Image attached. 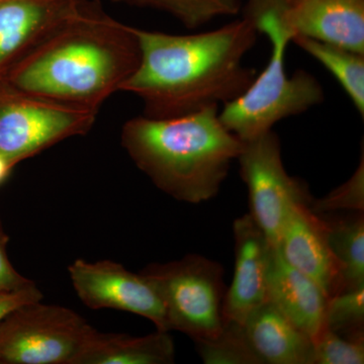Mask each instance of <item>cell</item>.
<instances>
[{
	"label": "cell",
	"instance_id": "cell-25",
	"mask_svg": "<svg viewBox=\"0 0 364 364\" xmlns=\"http://www.w3.org/2000/svg\"><path fill=\"white\" fill-rule=\"evenodd\" d=\"M43 298L44 296L35 282L14 291H0V322L21 306L42 301Z\"/></svg>",
	"mask_w": 364,
	"mask_h": 364
},
{
	"label": "cell",
	"instance_id": "cell-24",
	"mask_svg": "<svg viewBox=\"0 0 364 364\" xmlns=\"http://www.w3.org/2000/svg\"><path fill=\"white\" fill-rule=\"evenodd\" d=\"M9 237L0 222V291H14L33 284L32 280L20 274L7 257L6 245Z\"/></svg>",
	"mask_w": 364,
	"mask_h": 364
},
{
	"label": "cell",
	"instance_id": "cell-26",
	"mask_svg": "<svg viewBox=\"0 0 364 364\" xmlns=\"http://www.w3.org/2000/svg\"><path fill=\"white\" fill-rule=\"evenodd\" d=\"M13 168V165L9 162V160L0 155V184L6 181V177L9 176Z\"/></svg>",
	"mask_w": 364,
	"mask_h": 364
},
{
	"label": "cell",
	"instance_id": "cell-13",
	"mask_svg": "<svg viewBox=\"0 0 364 364\" xmlns=\"http://www.w3.org/2000/svg\"><path fill=\"white\" fill-rule=\"evenodd\" d=\"M267 284L268 303L313 341L327 329L329 299L315 282L289 265L277 247L270 251Z\"/></svg>",
	"mask_w": 364,
	"mask_h": 364
},
{
	"label": "cell",
	"instance_id": "cell-12",
	"mask_svg": "<svg viewBox=\"0 0 364 364\" xmlns=\"http://www.w3.org/2000/svg\"><path fill=\"white\" fill-rule=\"evenodd\" d=\"M282 25L294 37L364 55V0H287Z\"/></svg>",
	"mask_w": 364,
	"mask_h": 364
},
{
	"label": "cell",
	"instance_id": "cell-22",
	"mask_svg": "<svg viewBox=\"0 0 364 364\" xmlns=\"http://www.w3.org/2000/svg\"><path fill=\"white\" fill-rule=\"evenodd\" d=\"M310 208L318 215L332 214L339 210L361 212L364 210V155L353 176L335 188L329 195L312 200Z\"/></svg>",
	"mask_w": 364,
	"mask_h": 364
},
{
	"label": "cell",
	"instance_id": "cell-9",
	"mask_svg": "<svg viewBox=\"0 0 364 364\" xmlns=\"http://www.w3.org/2000/svg\"><path fill=\"white\" fill-rule=\"evenodd\" d=\"M68 273L74 291L88 308L135 314L150 320L159 331L170 332L161 299L140 272L112 260L78 258L69 265Z\"/></svg>",
	"mask_w": 364,
	"mask_h": 364
},
{
	"label": "cell",
	"instance_id": "cell-23",
	"mask_svg": "<svg viewBox=\"0 0 364 364\" xmlns=\"http://www.w3.org/2000/svg\"><path fill=\"white\" fill-rule=\"evenodd\" d=\"M313 342V364L364 363V338H346L326 329Z\"/></svg>",
	"mask_w": 364,
	"mask_h": 364
},
{
	"label": "cell",
	"instance_id": "cell-16",
	"mask_svg": "<svg viewBox=\"0 0 364 364\" xmlns=\"http://www.w3.org/2000/svg\"><path fill=\"white\" fill-rule=\"evenodd\" d=\"M176 346L169 332L146 336L98 332L93 328L73 364H171Z\"/></svg>",
	"mask_w": 364,
	"mask_h": 364
},
{
	"label": "cell",
	"instance_id": "cell-20",
	"mask_svg": "<svg viewBox=\"0 0 364 364\" xmlns=\"http://www.w3.org/2000/svg\"><path fill=\"white\" fill-rule=\"evenodd\" d=\"M198 353L207 364H260L249 346L242 325L225 323L217 338L196 343Z\"/></svg>",
	"mask_w": 364,
	"mask_h": 364
},
{
	"label": "cell",
	"instance_id": "cell-14",
	"mask_svg": "<svg viewBox=\"0 0 364 364\" xmlns=\"http://www.w3.org/2000/svg\"><path fill=\"white\" fill-rule=\"evenodd\" d=\"M79 0H0V77Z\"/></svg>",
	"mask_w": 364,
	"mask_h": 364
},
{
	"label": "cell",
	"instance_id": "cell-3",
	"mask_svg": "<svg viewBox=\"0 0 364 364\" xmlns=\"http://www.w3.org/2000/svg\"><path fill=\"white\" fill-rule=\"evenodd\" d=\"M121 142L156 188L195 205L218 195L244 145L223 124L219 107L167 119L133 117Z\"/></svg>",
	"mask_w": 364,
	"mask_h": 364
},
{
	"label": "cell",
	"instance_id": "cell-19",
	"mask_svg": "<svg viewBox=\"0 0 364 364\" xmlns=\"http://www.w3.org/2000/svg\"><path fill=\"white\" fill-rule=\"evenodd\" d=\"M164 11L188 28H200L220 16L240 13L242 0H114Z\"/></svg>",
	"mask_w": 364,
	"mask_h": 364
},
{
	"label": "cell",
	"instance_id": "cell-10",
	"mask_svg": "<svg viewBox=\"0 0 364 364\" xmlns=\"http://www.w3.org/2000/svg\"><path fill=\"white\" fill-rule=\"evenodd\" d=\"M280 254L289 265L315 282L328 299L343 291V274L330 245L324 217L308 203H294L280 229Z\"/></svg>",
	"mask_w": 364,
	"mask_h": 364
},
{
	"label": "cell",
	"instance_id": "cell-1",
	"mask_svg": "<svg viewBox=\"0 0 364 364\" xmlns=\"http://www.w3.org/2000/svg\"><path fill=\"white\" fill-rule=\"evenodd\" d=\"M135 31L140 63L119 91L140 98L144 116L167 119L219 107L240 97L257 75L244 63L258 37L246 18L191 35Z\"/></svg>",
	"mask_w": 364,
	"mask_h": 364
},
{
	"label": "cell",
	"instance_id": "cell-18",
	"mask_svg": "<svg viewBox=\"0 0 364 364\" xmlns=\"http://www.w3.org/2000/svg\"><path fill=\"white\" fill-rule=\"evenodd\" d=\"M322 215L327 223L330 245L342 267V291L364 287L363 213L337 218Z\"/></svg>",
	"mask_w": 364,
	"mask_h": 364
},
{
	"label": "cell",
	"instance_id": "cell-6",
	"mask_svg": "<svg viewBox=\"0 0 364 364\" xmlns=\"http://www.w3.org/2000/svg\"><path fill=\"white\" fill-rule=\"evenodd\" d=\"M98 112L28 95L0 79V155L14 167L62 141L86 135Z\"/></svg>",
	"mask_w": 364,
	"mask_h": 364
},
{
	"label": "cell",
	"instance_id": "cell-15",
	"mask_svg": "<svg viewBox=\"0 0 364 364\" xmlns=\"http://www.w3.org/2000/svg\"><path fill=\"white\" fill-rule=\"evenodd\" d=\"M242 327L260 364H313V340L268 301Z\"/></svg>",
	"mask_w": 364,
	"mask_h": 364
},
{
	"label": "cell",
	"instance_id": "cell-5",
	"mask_svg": "<svg viewBox=\"0 0 364 364\" xmlns=\"http://www.w3.org/2000/svg\"><path fill=\"white\" fill-rule=\"evenodd\" d=\"M161 299L170 331L188 335L195 343L217 338L225 326L227 289L224 268L198 254L167 263H151L140 272Z\"/></svg>",
	"mask_w": 364,
	"mask_h": 364
},
{
	"label": "cell",
	"instance_id": "cell-2",
	"mask_svg": "<svg viewBox=\"0 0 364 364\" xmlns=\"http://www.w3.org/2000/svg\"><path fill=\"white\" fill-rule=\"evenodd\" d=\"M135 26L79 0L58 25L0 77L7 85L57 104L100 111L140 63Z\"/></svg>",
	"mask_w": 364,
	"mask_h": 364
},
{
	"label": "cell",
	"instance_id": "cell-21",
	"mask_svg": "<svg viewBox=\"0 0 364 364\" xmlns=\"http://www.w3.org/2000/svg\"><path fill=\"white\" fill-rule=\"evenodd\" d=\"M326 328L346 338H364V287L328 299Z\"/></svg>",
	"mask_w": 364,
	"mask_h": 364
},
{
	"label": "cell",
	"instance_id": "cell-4",
	"mask_svg": "<svg viewBox=\"0 0 364 364\" xmlns=\"http://www.w3.org/2000/svg\"><path fill=\"white\" fill-rule=\"evenodd\" d=\"M252 25L269 40L272 56L247 90L219 112L223 124L242 142L272 131L275 124L309 111L325 98L322 85L312 74L287 73L284 56L291 37L282 26L279 14L263 11L254 16Z\"/></svg>",
	"mask_w": 364,
	"mask_h": 364
},
{
	"label": "cell",
	"instance_id": "cell-11",
	"mask_svg": "<svg viewBox=\"0 0 364 364\" xmlns=\"http://www.w3.org/2000/svg\"><path fill=\"white\" fill-rule=\"evenodd\" d=\"M233 282L226 291L225 322L243 325L248 316L267 301V267L272 246L250 214L235 220Z\"/></svg>",
	"mask_w": 364,
	"mask_h": 364
},
{
	"label": "cell",
	"instance_id": "cell-17",
	"mask_svg": "<svg viewBox=\"0 0 364 364\" xmlns=\"http://www.w3.org/2000/svg\"><path fill=\"white\" fill-rule=\"evenodd\" d=\"M291 42L317 60L334 76L356 111L363 117L364 55L301 36L294 37Z\"/></svg>",
	"mask_w": 364,
	"mask_h": 364
},
{
	"label": "cell",
	"instance_id": "cell-7",
	"mask_svg": "<svg viewBox=\"0 0 364 364\" xmlns=\"http://www.w3.org/2000/svg\"><path fill=\"white\" fill-rule=\"evenodd\" d=\"M92 329L65 306H21L0 322V363L73 364Z\"/></svg>",
	"mask_w": 364,
	"mask_h": 364
},
{
	"label": "cell",
	"instance_id": "cell-8",
	"mask_svg": "<svg viewBox=\"0 0 364 364\" xmlns=\"http://www.w3.org/2000/svg\"><path fill=\"white\" fill-rule=\"evenodd\" d=\"M237 158L240 176L248 191L251 217L272 247H277L287 210L294 203H312L303 181L289 176L282 162L279 136L269 131L243 142Z\"/></svg>",
	"mask_w": 364,
	"mask_h": 364
}]
</instances>
